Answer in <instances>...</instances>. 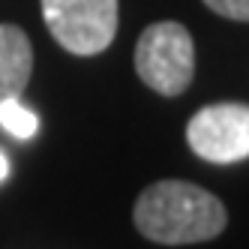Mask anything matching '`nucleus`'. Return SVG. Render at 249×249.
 <instances>
[{"label": "nucleus", "instance_id": "obj_8", "mask_svg": "<svg viewBox=\"0 0 249 249\" xmlns=\"http://www.w3.org/2000/svg\"><path fill=\"white\" fill-rule=\"evenodd\" d=\"M6 177H9V159H6L3 150H0V183H3Z\"/></svg>", "mask_w": 249, "mask_h": 249}, {"label": "nucleus", "instance_id": "obj_4", "mask_svg": "<svg viewBox=\"0 0 249 249\" xmlns=\"http://www.w3.org/2000/svg\"><path fill=\"white\" fill-rule=\"evenodd\" d=\"M186 141L204 162H240L249 159V105L246 102H216L192 114Z\"/></svg>", "mask_w": 249, "mask_h": 249}, {"label": "nucleus", "instance_id": "obj_7", "mask_svg": "<svg viewBox=\"0 0 249 249\" xmlns=\"http://www.w3.org/2000/svg\"><path fill=\"white\" fill-rule=\"evenodd\" d=\"M207 9H213L222 18L231 21H249V0H201Z\"/></svg>", "mask_w": 249, "mask_h": 249}, {"label": "nucleus", "instance_id": "obj_3", "mask_svg": "<svg viewBox=\"0 0 249 249\" xmlns=\"http://www.w3.org/2000/svg\"><path fill=\"white\" fill-rule=\"evenodd\" d=\"M48 33L60 48L93 57L114 42L117 0H39Z\"/></svg>", "mask_w": 249, "mask_h": 249}, {"label": "nucleus", "instance_id": "obj_5", "mask_svg": "<svg viewBox=\"0 0 249 249\" xmlns=\"http://www.w3.org/2000/svg\"><path fill=\"white\" fill-rule=\"evenodd\" d=\"M33 72V45L18 24H0V102L21 96Z\"/></svg>", "mask_w": 249, "mask_h": 249}, {"label": "nucleus", "instance_id": "obj_6", "mask_svg": "<svg viewBox=\"0 0 249 249\" xmlns=\"http://www.w3.org/2000/svg\"><path fill=\"white\" fill-rule=\"evenodd\" d=\"M0 129L9 132L12 138H18V141H27V138L36 135L39 117H36L33 108H27V105L21 102V96H12V99L0 102Z\"/></svg>", "mask_w": 249, "mask_h": 249}, {"label": "nucleus", "instance_id": "obj_1", "mask_svg": "<svg viewBox=\"0 0 249 249\" xmlns=\"http://www.w3.org/2000/svg\"><path fill=\"white\" fill-rule=\"evenodd\" d=\"M135 228L153 243L183 246L204 243L225 231V204L204 186L189 180H156L132 207Z\"/></svg>", "mask_w": 249, "mask_h": 249}, {"label": "nucleus", "instance_id": "obj_2", "mask_svg": "<svg viewBox=\"0 0 249 249\" xmlns=\"http://www.w3.org/2000/svg\"><path fill=\"white\" fill-rule=\"evenodd\" d=\"M135 72L150 90L180 96L195 75V45L180 21H156L135 42Z\"/></svg>", "mask_w": 249, "mask_h": 249}]
</instances>
